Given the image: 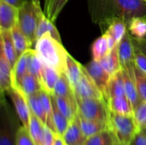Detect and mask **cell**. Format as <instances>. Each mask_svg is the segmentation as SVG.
I'll list each match as a JSON object with an SVG mask.
<instances>
[{"instance_id":"obj_16","label":"cell","mask_w":146,"mask_h":145,"mask_svg":"<svg viewBox=\"0 0 146 145\" xmlns=\"http://www.w3.org/2000/svg\"><path fill=\"white\" fill-rule=\"evenodd\" d=\"M1 51L9 61L12 68H14L18 56L12 39L11 31L1 30Z\"/></svg>"},{"instance_id":"obj_3","label":"cell","mask_w":146,"mask_h":145,"mask_svg":"<svg viewBox=\"0 0 146 145\" xmlns=\"http://www.w3.org/2000/svg\"><path fill=\"white\" fill-rule=\"evenodd\" d=\"M109 129L110 130L114 145H130L139 132L133 115H123L110 111Z\"/></svg>"},{"instance_id":"obj_39","label":"cell","mask_w":146,"mask_h":145,"mask_svg":"<svg viewBox=\"0 0 146 145\" xmlns=\"http://www.w3.org/2000/svg\"><path fill=\"white\" fill-rule=\"evenodd\" d=\"M15 145H35L28 128L23 126L18 127L15 135Z\"/></svg>"},{"instance_id":"obj_1","label":"cell","mask_w":146,"mask_h":145,"mask_svg":"<svg viewBox=\"0 0 146 145\" xmlns=\"http://www.w3.org/2000/svg\"><path fill=\"white\" fill-rule=\"evenodd\" d=\"M88 9L93 22L106 28L115 20L128 26L133 18L146 16L145 0H88Z\"/></svg>"},{"instance_id":"obj_7","label":"cell","mask_w":146,"mask_h":145,"mask_svg":"<svg viewBox=\"0 0 146 145\" xmlns=\"http://www.w3.org/2000/svg\"><path fill=\"white\" fill-rule=\"evenodd\" d=\"M7 93L9 94L13 102L17 116L21 121L22 126L27 128H29L32 111L29 107L27 97L18 87L15 86H13Z\"/></svg>"},{"instance_id":"obj_43","label":"cell","mask_w":146,"mask_h":145,"mask_svg":"<svg viewBox=\"0 0 146 145\" xmlns=\"http://www.w3.org/2000/svg\"><path fill=\"white\" fill-rule=\"evenodd\" d=\"M54 145H65L64 144V141L62 139V138L59 135H56V140H55V143Z\"/></svg>"},{"instance_id":"obj_31","label":"cell","mask_w":146,"mask_h":145,"mask_svg":"<svg viewBox=\"0 0 146 145\" xmlns=\"http://www.w3.org/2000/svg\"><path fill=\"white\" fill-rule=\"evenodd\" d=\"M110 52V50L109 48L107 37L104 33L101 37L97 38L92 45V58H93V60L100 62Z\"/></svg>"},{"instance_id":"obj_36","label":"cell","mask_w":146,"mask_h":145,"mask_svg":"<svg viewBox=\"0 0 146 145\" xmlns=\"http://www.w3.org/2000/svg\"><path fill=\"white\" fill-rule=\"evenodd\" d=\"M85 145H114V139L110 130L107 129L87 138Z\"/></svg>"},{"instance_id":"obj_14","label":"cell","mask_w":146,"mask_h":145,"mask_svg":"<svg viewBox=\"0 0 146 145\" xmlns=\"http://www.w3.org/2000/svg\"><path fill=\"white\" fill-rule=\"evenodd\" d=\"M123 96H127V95H126L124 79L122 76V71L121 70L110 76L106 89V92L104 94V99L105 101H107L111 97H123Z\"/></svg>"},{"instance_id":"obj_29","label":"cell","mask_w":146,"mask_h":145,"mask_svg":"<svg viewBox=\"0 0 146 145\" xmlns=\"http://www.w3.org/2000/svg\"><path fill=\"white\" fill-rule=\"evenodd\" d=\"M44 124L32 112L28 129L35 145H44Z\"/></svg>"},{"instance_id":"obj_21","label":"cell","mask_w":146,"mask_h":145,"mask_svg":"<svg viewBox=\"0 0 146 145\" xmlns=\"http://www.w3.org/2000/svg\"><path fill=\"white\" fill-rule=\"evenodd\" d=\"M11 36H12V39H13L18 57L23 55L29 49H32V46H33L32 42L24 34V32L21 31L18 24L15 25L12 28Z\"/></svg>"},{"instance_id":"obj_18","label":"cell","mask_w":146,"mask_h":145,"mask_svg":"<svg viewBox=\"0 0 146 145\" xmlns=\"http://www.w3.org/2000/svg\"><path fill=\"white\" fill-rule=\"evenodd\" d=\"M0 86L2 92H8L13 86V68L1 51L0 55Z\"/></svg>"},{"instance_id":"obj_6","label":"cell","mask_w":146,"mask_h":145,"mask_svg":"<svg viewBox=\"0 0 146 145\" xmlns=\"http://www.w3.org/2000/svg\"><path fill=\"white\" fill-rule=\"evenodd\" d=\"M82 70L83 73L80 80L73 88L75 97L104 99L103 92L100 91V89L97 86L91 76L88 74L84 66H82Z\"/></svg>"},{"instance_id":"obj_28","label":"cell","mask_w":146,"mask_h":145,"mask_svg":"<svg viewBox=\"0 0 146 145\" xmlns=\"http://www.w3.org/2000/svg\"><path fill=\"white\" fill-rule=\"evenodd\" d=\"M38 92H36L34 94L27 96V99L29 104V107L31 109V111L38 118V120L44 125H46V114L40 98V94Z\"/></svg>"},{"instance_id":"obj_15","label":"cell","mask_w":146,"mask_h":145,"mask_svg":"<svg viewBox=\"0 0 146 145\" xmlns=\"http://www.w3.org/2000/svg\"><path fill=\"white\" fill-rule=\"evenodd\" d=\"M50 33L55 39L62 43L61 37L59 35V32L53 24V22L45 15V14L40 9L38 12V25H37V30H36V40H38L39 38H41L44 33Z\"/></svg>"},{"instance_id":"obj_40","label":"cell","mask_w":146,"mask_h":145,"mask_svg":"<svg viewBox=\"0 0 146 145\" xmlns=\"http://www.w3.org/2000/svg\"><path fill=\"white\" fill-rule=\"evenodd\" d=\"M134 48V64L146 73V53L133 44Z\"/></svg>"},{"instance_id":"obj_27","label":"cell","mask_w":146,"mask_h":145,"mask_svg":"<svg viewBox=\"0 0 146 145\" xmlns=\"http://www.w3.org/2000/svg\"><path fill=\"white\" fill-rule=\"evenodd\" d=\"M27 72L37 77L40 81L44 62L34 49H29L27 50Z\"/></svg>"},{"instance_id":"obj_9","label":"cell","mask_w":146,"mask_h":145,"mask_svg":"<svg viewBox=\"0 0 146 145\" xmlns=\"http://www.w3.org/2000/svg\"><path fill=\"white\" fill-rule=\"evenodd\" d=\"M118 52L121 68L127 69L134 66V48L133 38L127 31L121 41L118 44Z\"/></svg>"},{"instance_id":"obj_12","label":"cell","mask_w":146,"mask_h":145,"mask_svg":"<svg viewBox=\"0 0 146 145\" xmlns=\"http://www.w3.org/2000/svg\"><path fill=\"white\" fill-rule=\"evenodd\" d=\"M121 71H122V76H123L124 84H125L126 95L134 109L142 101L139 95L137 85L134 80L133 68H127V69L121 68Z\"/></svg>"},{"instance_id":"obj_26","label":"cell","mask_w":146,"mask_h":145,"mask_svg":"<svg viewBox=\"0 0 146 145\" xmlns=\"http://www.w3.org/2000/svg\"><path fill=\"white\" fill-rule=\"evenodd\" d=\"M53 94L56 96L66 97V98L76 103V99H75V96H74L73 87L70 85L65 73H62L60 74V77H59V79L56 84Z\"/></svg>"},{"instance_id":"obj_24","label":"cell","mask_w":146,"mask_h":145,"mask_svg":"<svg viewBox=\"0 0 146 145\" xmlns=\"http://www.w3.org/2000/svg\"><path fill=\"white\" fill-rule=\"evenodd\" d=\"M99 62L104 68V69L110 74V76L121 71V65L120 57H119L118 44H116L110 50V52L105 57H104Z\"/></svg>"},{"instance_id":"obj_30","label":"cell","mask_w":146,"mask_h":145,"mask_svg":"<svg viewBox=\"0 0 146 145\" xmlns=\"http://www.w3.org/2000/svg\"><path fill=\"white\" fill-rule=\"evenodd\" d=\"M127 32V24L122 21L121 20H115L110 22L104 31L105 33L110 35L111 38H114L116 44H119L125 34Z\"/></svg>"},{"instance_id":"obj_8","label":"cell","mask_w":146,"mask_h":145,"mask_svg":"<svg viewBox=\"0 0 146 145\" xmlns=\"http://www.w3.org/2000/svg\"><path fill=\"white\" fill-rule=\"evenodd\" d=\"M85 69L91 76L92 80L95 82L97 86L103 92L104 97L106 92L108 83L110 79V74L104 69L101 63L96 60H92L84 66Z\"/></svg>"},{"instance_id":"obj_11","label":"cell","mask_w":146,"mask_h":145,"mask_svg":"<svg viewBox=\"0 0 146 145\" xmlns=\"http://www.w3.org/2000/svg\"><path fill=\"white\" fill-rule=\"evenodd\" d=\"M8 113L2 114L0 126V145H15V135L17 128Z\"/></svg>"},{"instance_id":"obj_5","label":"cell","mask_w":146,"mask_h":145,"mask_svg":"<svg viewBox=\"0 0 146 145\" xmlns=\"http://www.w3.org/2000/svg\"><path fill=\"white\" fill-rule=\"evenodd\" d=\"M40 9V5L35 3L33 0H27L19 9L18 25L24 34L32 42L33 45H35L37 42L36 30Z\"/></svg>"},{"instance_id":"obj_45","label":"cell","mask_w":146,"mask_h":145,"mask_svg":"<svg viewBox=\"0 0 146 145\" xmlns=\"http://www.w3.org/2000/svg\"><path fill=\"white\" fill-rule=\"evenodd\" d=\"M141 132H143L144 134H145V135H146V128H145V129H144L143 131H141Z\"/></svg>"},{"instance_id":"obj_34","label":"cell","mask_w":146,"mask_h":145,"mask_svg":"<svg viewBox=\"0 0 146 145\" xmlns=\"http://www.w3.org/2000/svg\"><path fill=\"white\" fill-rule=\"evenodd\" d=\"M127 31L132 37L136 38H145L146 19L145 17H135L127 26Z\"/></svg>"},{"instance_id":"obj_17","label":"cell","mask_w":146,"mask_h":145,"mask_svg":"<svg viewBox=\"0 0 146 145\" xmlns=\"http://www.w3.org/2000/svg\"><path fill=\"white\" fill-rule=\"evenodd\" d=\"M106 103L109 110L112 113L123 115H133L134 109L127 96L111 97Z\"/></svg>"},{"instance_id":"obj_2","label":"cell","mask_w":146,"mask_h":145,"mask_svg":"<svg viewBox=\"0 0 146 145\" xmlns=\"http://www.w3.org/2000/svg\"><path fill=\"white\" fill-rule=\"evenodd\" d=\"M34 50L44 63L54 68L60 73H65L68 51L62 43L55 39L50 33H44L37 40Z\"/></svg>"},{"instance_id":"obj_33","label":"cell","mask_w":146,"mask_h":145,"mask_svg":"<svg viewBox=\"0 0 146 145\" xmlns=\"http://www.w3.org/2000/svg\"><path fill=\"white\" fill-rule=\"evenodd\" d=\"M68 0H44V14L54 22Z\"/></svg>"},{"instance_id":"obj_41","label":"cell","mask_w":146,"mask_h":145,"mask_svg":"<svg viewBox=\"0 0 146 145\" xmlns=\"http://www.w3.org/2000/svg\"><path fill=\"white\" fill-rule=\"evenodd\" d=\"M130 145H146V135L142 132H139Z\"/></svg>"},{"instance_id":"obj_47","label":"cell","mask_w":146,"mask_h":145,"mask_svg":"<svg viewBox=\"0 0 146 145\" xmlns=\"http://www.w3.org/2000/svg\"><path fill=\"white\" fill-rule=\"evenodd\" d=\"M145 1H146V0H145Z\"/></svg>"},{"instance_id":"obj_38","label":"cell","mask_w":146,"mask_h":145,"mask_svg":"<svg viewBox=\"0 0 146 145\" xmlns=\"http://www.w3.org/2000/svg\"><path fill=\"white\" fill-rule=\"evenodd\" d=\"M133 118L139 131L141 132L146 128V101H142L133 111Z\"/></svg>"},{"instance_id":"obj_42","label":"cell","mask_w":146,"mask_h":145,"mask_svg":"<svg viewBox=\"0 0 146 145\" xmlns=\"http://www.w3.org/2000/svg\"><path fill=\"white\" fill-rule=\"evenodd\" d=\"M3 1H4V2H6V3H9V4H11V5H13V6H15V7H17L18 9H20V8L22 6V4H23L27 0H3Z\"/></svg>"},{"instance_id":"obj_44","label":"cell","mask_w":146,"mask_h":145,"mask_svg":"<svg viewBox=\"0 0 146 145\" xmlns=\"http://www.w3.org/2000/svg\"><path fill=\"white\" fill-rule=\"evenodd\" d=\"M35 3H37V4H38V5H40V0H33Z\"/></svg>"},{"instance_id":"obj_37","label":"cell","mask_w":146,"mask_h":145,"mask_svg":"<svg viewBox=\"0 0 146 145\" xmlns=\"http://www.w3.org/2000/svg\"><path fill=\"white\" fill-rule=\"evenodd\" d=\"M133 77L141 101H146V73L135 64L133 66Z\"/></svg>"},{"instance_id":"obj_35","label":"cell","mask_w":146,"mask_h":145,"mask_svg":"<svg viewBox=\"0 0 146 145\" xmlns=\"http://www.w3.org/2000/svg\"><path fill=\"white\" fill-rule=\"evenodd\" d=\"M27 72V51L18 57V60L13 68V83L14 86H16L21 79L26 75Z\"/></svg>"},{"instance_id":"obj_20","label":"cell","mask_w":146,"mask_h":145,"mask_svg":"<svg viewBox=\"0 0 146 145\" xmlns=\"http://www.w3.org/2000/svg\"><path fill=\"white\" fill-rule=\"evenodd\" d=\"M77 119H78L80 129L86 138L92 137L97 133H99L104 130L109 129V124L86 119L80 116L78 113H77Z\"/></svg>"},{"instance_id":"obj_32","label":"cell","mask_w":146,"mask_h":145,"mask_svg":"<svg viewBox=\"0 0 146 145\" xmlns=\"http://www.w3.org/2000/svg\"><path fill=\"white\" fill-rule=\"evenodd\" d=\"M52 101V106H53V123L55 126L56 133L61 137L64 134L66 130L68 129L70 121L58 109L56 104L55 103L54 100L51 98Z\"/></svg>"},{"instance_id":"obj_10","label":"cell","mask_w":146,"mask_h":145,"mask_svg":"<svg viewBox=\"0 0 146 145\" xmlns=\"http://www.w3.org/2000/svg\"><path fill=\"white\" fill-rule=\"evenodd\" d=\"M19 9L3 0L0 1V28L11 31L18 24Z\"/></svg>"},{"instance_id":"obj_25","label":"cell","mask_w":146,"mask_h":145,"mask_svg":"<svg viewBox=\"0 0 146 145\" xmlns=\"http://www.w3.org/2000/svg\"><path fill=\"white\" fill-rule=\"evenodd\" d=\"M15 87H18L25 94L26 97L38 92L42 89L39 79L29 73H26V75L21 79V80Z\"/></svg>"},{"instance_id":"obj_23","label":"cell","mask_w":146,"mask_h":145,"mask_svg":"<svg viewBox=\"0 0 146 145\" xmlns=\"http://www.w3.org/2000/svg\"><path fill=\"white\" fill-rule=\"evenodd\" d=\"M82 65L79 63L75 59L72 57L68 53L66 57V70L65 74L68 77V79L74 88V86L77 84L82 75Z\"/></svg>"},{"instance_id":"obj_19","label":"cell","mask_w":146,"mask_h":145,"mask_svg":"<svg viewBox=\"0 0 146 145\" xmlns=\"http://www.w3.org/2000/svg\"><path fill=\"white\" fill-rule=\"evenodd\" d=\"M60 74L61 73L56 69L44 63L40 79L42 89L47 91L49 94H53L56 84L60 77Z\"/></svg>"},{"instance_id":"obj_46","label":"cell","mask_w":146,"mask_h":145,"mask_svg":"<svg viewBox=\"0 0 146 145\" xmlns=\"http://www.w3.org/2000/svg\"><path fill=\"white\" fill-rule=\"evenodd\" d=\"M145 19H146V16H145Z\"/></svg>"},{"instance_id":"obj_4","label":"cell","mask_w":146,"mask_h":145,"mask_svg":"<svg viewBox=\"0 0 146 145\" xmlns=\"http://www.w3.org/2000/svg\"><path fill=\"white\" fill-rule=\"evenodd\" d=\"M78 114L88 120L109 124L110 110L104 99L75 97Z\"/></svg>"},{"instance_id":"obj_13","label":"cell","mask_w":146,"mask_h":145,"mask_svg":"<svg viewBox=\"0 0 146 145\" xmlns=\"http://www.w3.org/2000/svg\"><path fill=\"white\" fill-rule=\"evenodd\" d=\"M62 139L65 145H85L87 138L84 135L80 129L77 115L75 118L70 121V124L62 135Z\"/></svg>"},{"instance_id":"obj_22","label":"cell","mask_w":146,"mask_h":145,"mask_svg":"<svg viewBox=\"0 0 146 145\" xmlns=\"http://www.w3.org/2000/svg\"><path fill=\"white\" fill-rule=\"evenodd\" d=\"M51 98L54 100L55 103L56 104L58 109L68 119V121H73L77 113V103L73 102L66 97L56 96L54 94H50Z\"/></svg>"}]
</instances>
